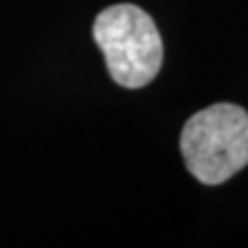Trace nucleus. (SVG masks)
Segmentation results:
<instances>
[{
  "instance_id": "1",
  "label": "nucleus",
  "mask_w": 248,
  "mask_h": 248,
  "mask_svg": "<svg viewBox=\"0 0 248 248\" xmlns=\"http://www.w3.org/2000/svg\"><path fill=\"white\" fill-rule=\"evenodd\" d=\"M187 171L206 186L226 182L248 164V112L217 103L199 110L180 134Z\"/></svg>"
},
{
  "instance_id": "2",
  "label": "nucleus",
  "mask_w": 248,
  "mask_h": 248,
  "mask_svg": "<svg viewBox=\"0 0 248 248\" xmlns=\"http://www.w3.org/2000/svg\"><path fill=\"white\" fill-rule=\"evenodd\" d=\"M92 33L118 85L140 89L156 78L164 61V45L155 20L143 9L134 4L103 9Z\"/></svg>"
}]
</instances>
